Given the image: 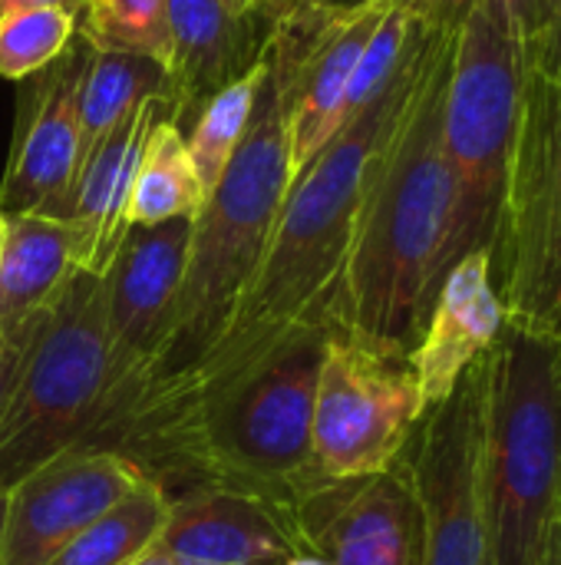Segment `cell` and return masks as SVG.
Masks as SVG:
<instances>
[{"instance_id": "obj_1", "label": "cell", "mask_w": 561, "mask_h": 565, "mask_svg": "<svg viewBox=\"0 0 561 565\" xmlns=\"http://www.w3.org/2000/svg\"><path fill=\"white\" fill-rule=\"evenodd\" d=\"M463 3L466 0H450L440 10L390 86L354 113L341 132L294 175L265 258L222 341L188 374L99 427L86 447L116 450L136 460L195 404L268 358L291 331L301 324H327V308L347 265L377 156L407 109L436 26Z\"/></svg>"}, {"instance_id": "obj_2", "label": "cell", "mask_w": 561, "mask_h": 565, "mask_svg": "<svg viewBox=\"0 0 561 565\" xmlns=\"http://www.w3.org/2000/svg\"><path fill=\"white\" fill-rule=\"evenodd\" d=\"M463 7L436 26L407 109L377 156L327 308L334 334L393 358L413 351L450 271L456 189L443 149V86Z\"/></svg>"}, {"instance_id": "obj_3", "label": "cell", "mask_w": 561, "mask_h": 565, "mask_svg": "<svg viewBox=\"0 0 561 565\" xmlns=\"http://www.w3.org/2000/svg\"><path fill=\"white\" fill-rule=\"evenodd\" d=\"M327 324H301L268 358L195 404L136 463L172 487L225 483L304 507L327 480L314 467L311 420Z\"/></svg>"}, {"instance_id": "obj_4", "label": "cell", "mask_w": 561, "mask_h": 565, "mask_svg": "<svg viewBox=\"0 0 561 565\" xmlns=\"http://www.w3.org/2000/svg\"><path fill=\"white\" fill-rule=\"evenodd\" d=\"M268 70L258 89L255 116L248 122L245 139L228 159L218 182L208 189L202 212L192 218V238L185 255V271L175 298V315L169 338L149 371V377L96 427H106L122 411L169 387L182 374H188L228 331L261 258L288 189L294 182L291 166V136L284 99L278 89L274 63L265 40ZM89 434V437H93ZM89 437L79 444L86 447Z\"/></svg>"}, {"instance_id": "obj_5", "label": "cell", "mask_w": 561, "mask_h": 565, "mask_svg": "<svg viewBox=\"0 0 561 565\" xmlns=\"http://www.w3.org/2000/svg\"><path fill=\"white\" fill-rule=\"evenodd\" d=\"M486 497L493 565H539L561 520V341L509 324L489 351Z\"/></svg>"}, {"instance_id": "obj_6", "label": "cell", "mask_w": 561, "mask_h": 565, "mask_svg": "<svg viewBox=\"0 0 561 565\" xmlns=\"http://www.w3.org/2000/svg\"><path fill=\"white\" fill-rule=\"evenodd\" d=\"M526 76L516 23L486 0H466L443 86V149L456 189L450 268L463 255L493 252Z\"/></svg>"}, {"instance_id": "obj_7", "label": "cell", "mask_w": 561, "mask_h": 565, "mask_svg": "<svg viewBox=\"0 0 561 565\" xmlns=\"http://www.w3.org/2000/svg\"><path fill=\"white\" fill-rule=\"evenodd\" d=\"M109 391L103 278L76 268L23 334L10 404L0 420V490L93 430Z\"/></svg>"}, {"instance_id": "obj_8", "label": "cell", "mask_w": 561, "mask_h": 565, "mask_svg": "<svg viewBox=\"0 0 561 565\" xmlns=\"http://www.w3.org/2000/svg\"><path fill=\"white\" fill-rule=\"evenodd\" d=\"M489 262L506 321L552 331L561 305V86L532 70Z\"/></svg>"}, {"instance_id": "obj_9", "label": "cell", "mask_w": 561, "mask_h": 565, "mask_svg": "<svg viewBox=\"0 0 561 565\" xmlns=\"http://www.w3.org/2000/svg\"><path fill=\"white\" fill-rule=\"evenodd\" d=\"M486 397L489 354L466 371L443 404L427 411L403 454L420 507V565H493Z\"/></svg>"}, {"instance_id": "obj_10", "label": "cell", "mask_w": 561, "mask_h": 565, "mask_svg": "<svg viewBox=\"0 0 561 565\" xmlns=\"http://www.w3.org/2000/svg\"><path fill=\"white\" fill-rule=\"evenodd\" d=\"M427 417L407 358L327 338L317 371L311 454L324 480H360L393 470Z\"/></svg>"}, {"instance_id": "obj_11", "label": "cell", "mask_w": 561, "mask_h": 565, "mask_svg": "<svg viewBox=\"0 0 561 565\" xmlns=\"http://www.w3.org/2000/svg\"><path fill=\"white\" fill-rule=\"evenodd\" d=\"M188 238H192V218L132 225L119 242L116 255L109 258L106 271L99 275L109 391L96 424L149 377L172 328Z\"/></svg>"}, {"instance_id": "obj_12", "label": "cell", "mask_w": 561, "mask_h": 565, "mask_svg": "<svg viewBox=\"0 0 561 565\" xmlns=\"http://www.w3.org/2000/svg\"><path fill=\"white\" fill-rule=\"evenodd\" d=\"M149 473L103 447L63 450L3 490L0 565H50Z\"/></svg>"}, {"instance_id": "obj_13", "label": "cell", "mask_w": 561, "mask_h": 565, "mask_svg": "<svg viewBox=\"0 0 561 565\" xmlns=\"http://www.w3.org/2000/svg\"><path fill=\"white\" fill-rule=\"evenodd\" d=\"M86 43H69L50 66L20 83L10 159L0 179V215L63 218L79 169L76 93Z\"/></svg>"}, {"instance_id": "obj_14", "label": "cell", "mask_w": 561, "mask_h": 565, "mask_svg": "<svg viewBox=\"0 0 561 565\" xmlns=\"http://www.w3.org/2000/svg\"><path fill=\"white\" fill-rule=\"evenodd\" d=\"M169 565H281L308 553L301 510L225 483H192L172 493L155 546Z\"/></svg>"}, {"instance_id": "obj_15", "label": "cell", "mask_w": 561, "mask_h": 565, "mask_svg": "<svg viewBox=\"0 0 561 565\" xmlns=\"http://www.w3.org/2000/svg\"><path fill=\"white\" fill-rule=\"evenodd\" d=\"M308 553L331 565H420V507L403 460L360 480H327L301 507Z\"/></svg>"}, {"instance_id": "obj_16", "label": "cell", "mask_w": 561, "mask_h": 565, "mask_svg": "<svg viewBox=\"0 0 561 565\" xmlns=\"http://www.w3.org/2000/svg\"><path fill=\"white\" fill-rule=\"evenodd\" d=\"M506 328V308L493 281L489 252L463 255L440 281L427 324L407 354L427 411L443 404L466 371L483 361Z\"/></svg>"}, {"instance_id": "obj_17", "label": "cell", "mask_w": 561, "mask_h": 565, "mask_svg": "<svg viewBox=\"0 0 561 565\" xmlns=\"http://www.w3.org/2000/svg\"><path fill=\"white\" fill-rule=\"evenodd\" d=\"M175 113L172 96H152L136 106L79 166L63 222L76 232V265L103 275L129 232V199L152 126Z\"/></svg>"}, {"instance_id": "obj_18", "label": "cell", "mask_w": 561, "mask_h": 565, "mask_svg": "<svg viewBox=\"0 0 561 565\" xmlns=\"http://www.w3.org/2000/svg\"><path fill=\"white\" fill-rule=\"evenodd\" d=\"M268 26L271 20L238 17L225 0H165V73L175 119L248 73L265 50Z\"/></svg>"}, {"instance_id": "obj_19", "label": "cell", "mask_w": 561, "mask_h": 565, "mask_svg": "<svg viewBox=\"0 0 561 565\" xmlns=\"http://www.w3.org/2000/svg\"><path fill=\"white\" fill-rule=\"evenodd\" d=\"M76 232L50 215H3L0 222V334L23 341L36 315L76 271Z\"/></svg>"}, {"instance_id": "obj_20", "label": "cell", "mask_w": 561, "mask_h": 565, "mask_svg": "<svg viewBox=\"0 0 561 565\" xmlns=\"http://www.w3.org/2000/svg\"><path fill=\"white\" fill-rule=\"evenodd\" d=\"M172 96L169 73L142 53H116L86 46L76 116H79V166L83 159L145 99ZM79 172V169H76Z\"/></svg>"}, {"instance_id": "obj_21", "label": "cell", "mask_w": 561, "mask_h": 565, "mask_svg": "<svg viewBox=\"0 0 561 565\" xmlns=\"http://www.w3.org/2000/svg\"><path fill=\"white\" fill-rule=\"evenodd\" d=\"M205 199L208 189L188 156L175 113H169L152 126L145 139L132 199H129V228L159 225L172 218H195Z\"/></svg>"}, {"instance_id": "obj_22", "label": "cell", "mask_w": 561, "mask_h": 565, "mask_svg": "<svg viewBox=\"0 0 561 565\" xmlns=\"http://www.w3.org/2000/svg\"><path fill=\"white\" fill-rule=\"evenodd\" d=\"M169 507L172 493L145 477L119 503L99 513L50 565H136L159 546Z\"/></svg>"}, {"instance_id": "obj_23", "label": "cell", "mask_w": 561, "mask_h": 565, "mask_svg": "<svg viewBox=\"0 0 561 565\" xmlns=\"http://www.w3.org/2000/svg\"><path fill=\"white\" fill-rule=\"evenodd\" d=\"M265 70H268V56L261 50V56L255 60V66L248 73L225 83L222 89H215L212 96H205L198 106H192L188 113H182L175 119L205 189H212L218 182V175L225 172L238 142L245 139L248 122L255 116V103H258Z\"/></svg>"}, {"instance_id": "obj_24", "label": "cell", "mask_w": 561, "mask_h": 565, "mask_svg": "<svg viewBox=\"0 0 561 565\" xmlns=\"http://www.w3.org/2000/svg\"><path fill=\"white\" fill-rule=\"evenodd\" d=\"M76 36L93 50L142 53L165 66V0H83Z\"/></svg>"}, {"instance_id": "obj_25", "label": "cell", "mask_w": 561, "mask_h": 565, "mask_svg": "<svg viewBox=\"0 0 561 565\" xmlns=\"http://www.w3.org/2000/svg\"><path fill=\"white\" fill-rule=\"evenodd\" d=\"M76 40V17L56 7L0 13V76L23 83Z\"/></svg>"}, {"instance_id": "obj_26", "label": "cell", "mask_w": 561, "mask_h": 565, "mask_svg": "<svg viewBox=\"0 0 561 565\" xmlns=\"http://www.w3.org/2000/svg\"><path fill=\"white\" fill-rule=\"evenodd\" d=\"M526 63L532 73L561 86V0H542L536 30L526 36Z\"/></svg>"}, {"instance_id": "obj_27", "label": "cell", "mask_w": 561, "mask_h": 565, "mask_svg": "<svg viewBox=\"0 0 561 565\" xmlns=\"http://www.w3.org/2000/svg\"><path fill=\"white\" fill-rule=\"evenodd\" d=\"M20 354H23V341H10V338L0 334V420H3V411L10 404L13 384H17Z\"/></svg>"}, {"instance_id": "obj_28", "label": "cell", "mask_w": 561, "mask_h": 565, "mask_svg": "<svg viewBox=\"0 0 561 565\" xmlns=\"http://www.w3.org/2000/svg\"><path fill=\"white\" fill-rule=\"evenodd\" d=\"M486 3H493V7H499L513 23H516V30L522 33V40L536 30V20H539V7H542V0H486Z\"/></svg>"}, {"instance_id": "obj_29", "label": "cell", "mask_w": 561, "mask_h": 565, "mask_svg": "<svg viewBox=\"0 0 561 565\" xmlns=\"http://www.w3.org/2000/svg\"><path fill=\"white\" fill-rule=\"evenodd\" d=\"M228 3V10H235L238 17H274V13H281L291 0H225Z\"/></svg>"}, {"instance_id": "obj_30", "label": "cell", "mask_w": 561, "mask_h": 565, "mask_svg": "<svg viewBox=\"0 0 561 565\" xmlns=\"http://www.w3.org/2000/svg\"><path fill=\"white\" fill-rule=\"evenodd\" d=\"M298 7H308L314 13H324V17H341V13H354L360 7H370L377 0H291Z\"/></svg>"}, {"instance_id": "obj_31", "label": "cell", "mask_w": 561, "mask_h": 565, "mask_svg": "<svg viewBox=\"0 0 561 565\" xmlns=\"http://www.w3.org/2000/svg\"><path fill=\"white\" fill-rule=\"evenodd\" d=\"M36 7H56L66 13H79L83 0H0V13H13V10H36Z\"/></svg>"}, {"instance_id": "obj_32", "label": "cell", "mask_w": 561, "mask_h": 565, "mask_svg": "<svg viewBox=\"0 0 561 565\" xmlns=\"http://www.w3.org/2000/svg\"><path fill=\"white\" fill-rule=\"evenodd\" d=\"M539 565H561V520L552 526V533H549V543L542 550Z\"/></svg>"}, {"instance_id": "obj_33", "label": "cell", "mask_w": 561, "mask_h": 565, "mask_svg": "<svg viewBox=\"0 0 561 565\" xmlns=\"http://www.w3.org/2000/svg\"><path fill=\"white\" fill-rule=\"evenodd\" d=\"M281 565H331L327 559H321V556H314V553H301V556H291L288 563Z\"/></svg>"}, {"instance_id": "obj_34", "label": "cell", "mask_w": 561, "mask_h": 565, "mask_svg": "<svg viewBox=\"0 0 561 565\" xmlns=\"http://www.w3.org/2000/svg\"><path fill=\"white\" fill-rule=\"evenodd\" d=\"M136 565H169V559H165V556H159V553L152 550V553H149L145 559H139V563H136Z\"/></svg>"}, {"instance_id": "obj_35", "label": "cell", "mask_w": 561, "mask_h": 565, "mask_svg": "<svg viewBox=\"0 0 561 565\" xmlns=\"http://www.w3.org/2000/svg\"><path fill=\"white\" fill-rule=\"evenodd\" d=\"M552 334H561V305H559V315H555V328H552Z\"/></svg>"}, {"instance_id": "obj_36", "label": "cell", "mask_w": 561, "mask_h": 565, "mask_svg": "<svg viewBox=\"0 0 561 565\" xmlns=\"http://www.w3.org/2000/svg\"><path fill=\"white\" fill-rule=\"evenodd\" d=\"M0 523H3V490H0Z\"/></svg>"}, {"instance_id": "obj_37", "label": "cell", "mask_w": 561, "mask_h": 565, "mask_svg": "<svg viewBox=\"0 0 561 565\" xmlns=\"http://www.w3.org/2000/svg\"><path fill=\"white\" fill-rule=\"evenodd\" d=\"M559 341H561V334H559Z\"/></svg>"}]
</instances>
